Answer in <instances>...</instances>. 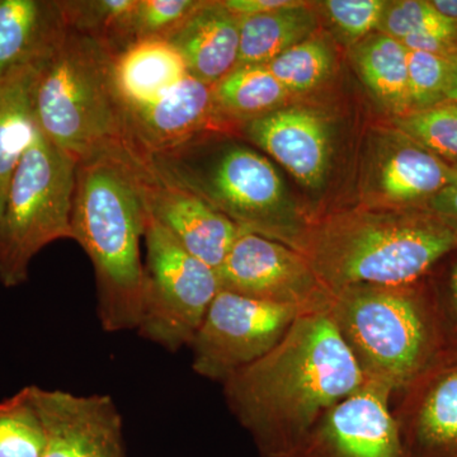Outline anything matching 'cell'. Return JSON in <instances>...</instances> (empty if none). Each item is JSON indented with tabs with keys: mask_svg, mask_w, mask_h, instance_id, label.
Instances as JSON below:
<instances>
[{
	"mask_svg": "<svg viewBox=\"0 0 457 457\" xmlns=\"http://www.w3.org/2000/svg\"><path fill=\"white\" fill-rule=\"evenodd\" d=\"M329 308L303 312L269 353L222 383L261 457H293L319 420L365 384Z\"/></svg>",
	"mask_w": 457,
	"mask_h": 457,
	"instance_id": "obj_1",
	"label": "cell"
},
{
	"mask_svg": "<svg viewBox=\"0 0 457 457\" xmlns=\"http://www.w3.org/2000/svg\"><path fill=\"white\" fill-rule=\"evenodd\" d=\"M145 210L128 153L111 147L77 164L71 231L95 267L104 332L137 330L143 297Z\"/></svg>",
	"mask_w": 457,
	"mask_h": 457,
	"instance_id": "obj_2",
	"label": "cell"
},
{
	"mask_svg": "<svg viewBox=\"0 0 457 457\" xmlns=\"http://www.w3.org/2000/svg\"><path fill=\"white\" fill-rule=\"evenodd\" d=\"M457 231L426 209H359L312 222L302 253L330 295L414 284L451 252Z\"/></svg>",
	"mask_w": 457,
	"mask_h": 457,
	"instance_id": "obj_3",
	"label": "cell"
},
{
	"mask_svg": "<svg viewBox=\"0 0 457 457\" xmlns=\"http://www.w3.org/2000/svg\"><path fill=\"white\" fill-rule=\"evenodd\" d=\"M210 131L154 154L137 156L156 176L203 198L246 233L302 253L312 219L291 200L275 165L253 147Z\"/></svg>",
	"mask_w": 457,
	"mask_h": 457,
	"instance_id": "obj_4",
	"label": "cell"
},
{
	"mask_svg": "<svg viewBox=\"0 0 457 457\" xmlns=\"http://www.w3.org/2000/svg\"><path fill=\"white\" fill-rule=\"evenodd\" d=\"M330 315L365 380L394 395L444 350L440 317L425 278L399 286H354L333 295Z\"/></svg>",
	"mask_w": 457,
	"mask_h": 457,
	"instance_id": "obj_5",
	"label": "cell"
},
{
	"mask_svg": "<svg viewBox=\"0 0 457 457\" xmlns=\"http://www.w3.org/2000/svg\"><path fill=\"white\" fill-rule=\"evenodd\" d=\"M114 54L68 25L36 87L38 130L77 163L122 145V110L114 92Z\"/></svg>",
	"mask_w": 457,
	"mask_h": 457,
	"instance_id": "obj_6",
	"label": "cell"
},
{
	"mask_svg": "<svg viewBox=\"0 0 457 457\" xmlns=\"http://www.w3.org/2000/svg\"><path fill=\"white\" fill-rule=\"evenodd\" d=\"M77 162L40 130L21 158L5 197L0 231V282L16 287L29 278L36 254L60 239H73L71 209Z\"/></svg>",
	"mask_w": 457,
	"mask_h": 457,
	"instance_id": "obj_7",
	"label": "cell"
},
{
	"mask_svg": "<svg viewBox=\"0 0 457 457\" xmlns=\"http://www.w3.org/2000/svg\"><path fill=\"white\" fill-rule=\"evenodd\" d=\"M146 258L137 332L170 352L189 345L220 291L218 273L145 212Z\"/></svg>",
	"mask_w": 457,
	"mask_h": 457,
	"instance_id": "obj_8",
	"label": "cell"
},
{
	"mask_svg": "<svg viewBox=\"0 0 457 457\" xmlns=\"http://www.w3.org/2000/svg\"><path fill=\"white\" fill-rule=\"evenodd\" d=\"M306 312L220 290L189 343L192 369L222 384L269 353Z\"/></svg>",
	"mask_w": 457,
	"mask_h": 457,
	"instance_id": "obj_9",
	"label": "cell"
},
{
	"mask_svg": "<svg viewBox=\"0 0 457 457\" xmlns=\"http://www.w3.org/2000/svg\"><path fill=\"white\" fill-rule=\"evenodd\" d=\"M220 290L303 311L328 308L332 295L305 255L296 249L242 231L219 270Z\"/></svg>",
	"mask_w": 457,
	"mask_h": 457,
	"instance_id": "obj_10",
	"label": "cell"
},
{
	"mask_svg": "<svg viewBox=\"0 0 457 457\" xmlns=\"http://www.w3.org/2000/svg\"><path fill=\"white\" fill-rule=\"evenodd\" d=\"M393 396L390 387L366 380L319 420L293 457H411Z\"/></svg>",
	"mask_w": 457,
	"mask_h": 457,
	"instance_id": "obj_11",
	"label": "cell"
},
{
	"mask_svg": "<svg viewBox=\"0 0 457 457\" xmlns=\"http://www.w3.org/2000/svg\"><path fill=\"white\" fill-rule=\"evenodd\" d=\"M126 153L147 215L186 251L218 270L242 228L203 198L161 179L128 150Z\"/></svg>",
	"mask_w": 457,
	"mask_h": 457,
	"instance_id": "obj_12",
	"label": "cell"
},
{
	"mask_svg": "<svg viewBox=\"0 0 457 457\" xmlns=\"http://www.w3.org/2000/svg\"><path fill=\"white\" fill-rule=\"evenodd\" d=\"M393 408L411 457H457V351H442Z\"/></svg>",
	"mask_w": 457,
	"mask_h": 457,
	"instance_id": "obj_13",
	"label": "cell"
},
{
	"mask_svg": "<svg viewBox=\"0 0 457 457\" xmlns=\"http://www.w3.org/2000/svg\"><path fill=\"white\" fill-rule=\"evenodd\" d=\"M365 176L363 206L425 209L457 182L453 165L393 129L381 135Z\"/></svg>",
	"mask_w": 457,
	"mask_h": 457,
	"instance_id": "obj_14",
	"label": "cell"
},
{
	"mask_svg": "<svg viewBox=\"0 0 457 457\" xmlns=\"http://www.w3.org/2000/svg\"><path fill=\"white\" fill-rule=\"evenodd\" d=\"M122 145L135 155L164 152L210 131L222 122L212 87L191 75L152 104L122 111Z\"/></svg>",
	"mask_w": 457,
	"mask_h": 457,
	"instance_id": "obj_15",
	"label": "cell"
},
{
	"mask_svg": "<svg viewBox=\"0 0 457 457\" xmlns=\"http://www.w3.org/2000/svg\"><path fill=\"white\" fill-rule=\"evenodd\" d=\"M240 129L303 187L323 186L332 161V135L323 114L308 107H281L240 123Z\"/></svg>",
	"mask_w": 457,
	"mask_h": 457,
	"instance_id": "obj_16",
	"label": "cell"
},
{
	"mask_svg": "<svg viewBox=\"0 0 457 457\" xmlns=\"http://www.w3.org/2000/svg\"><path fill=\"white\" fill-rule=\"evenodd\" d=\"M42 411L64 433L71 457H126L122 417L108 395L36 386Z\"/></svg>",
	"mask_w": 457,
	"mask_h": 457,
	"instance_id": "obj_17",
	"label": "cell"
},
{
	"mask_svg": "<svg viewBox=\"0 0 457 457\" xmlns=\"http://www.w3.org/2000/svg\"><path fill=\"white\" fill-rule=\"evenodd\" d=\"M182 56L188 74L212 87L236 69L240 17L222 2H204L167 38Z\"/></svg>",
	"mask_w": 457,
	"mask_h": 457,
	"instance_id": "obj_18",
	"label": "cell"
},
{
	"mask_svg": "<svg viewBox=\"0 0 457 457\" xmlns=\"http://www.w3.org/2000/svg\"><path fill=\"white\" fill-rule=\"evenodd\" d=\"M66 29L62 2L0 0V77L47 59Z\"/></svg>",
	"mask_w": 457,
	"mask_h": 457,
	"instance_id": "obj_19",
	"label": "cell"
},
{
	"mask_svg": "<svg viewBox=\"0 0 457 457\" xmlns=\"http://www.w3.org/2000/svg\"><path fill=\"white\" fill-rule=\"evenodd\" d=\"M187 75L182 56L165 38L134 42L113 57L112 83L122 111L152 104Z\"/></svg>",
	"mask_w": 457,
	"mask_h": 457,
	"instance_id": "obj_20",
	"label": "cell"
},
{
	"mask_svg": "<svg viewBox=\"0 0 457 457\" xmlns=\"http://www.w3.org/2000/svg\"><path fill=\"white\" fill-rule=\"evenodd\" d=\"M47 59L20 66L0 77V189L4 197L21 158L38 130L36 87Z\"/></svg>",
	"mask_w": 457,
	"mask_h": 457,
	"instance_id": "obj_21",
	"label": "cell"
},
{
	"mask_svg": "<svg viewBox=\"0 0 457 457\" xmlns=\"http://www.w3.org/2000/svg\"><path fill=\"white\" fill-rule=\"evenodd\" d=\"M318 17L309 3L258 16L240 17L239 56L236 68L270 64L295 45L312 37Z\"/></svg>",
	"mask_w": 457,
	"mask_h": 457,
	"instance_id": "obj_22",
	"label": "cell"
},
{
	"mask_svg": "<svg viewBox=\"0 0 457 457\" xmlns=\"http://www.w3.org/2000/svg\"><path fill=\"white\" fill-rule=\"evenodd\" d=\"M351 59L376 101L398 117L411 111L408 50L402 42L374 32L353 44Z\"/></svg>",
	"mask_w": 457,
	"mask_h": 457,
	"instance_id": "obj_23",
	"label": "cell"
},
{
	"mask_svg": "<svg viewBox=\"0 0 457 457\" xmlns=\"http://www.w3.org/2000/svg\"><path fill=\"white\" fill-rule=\"evenodd\" d=\"M213 104L222 122L243 123L278 110L290 93L267 65L240 66L212 87Z\"/></svg>",
	"mask_w": 457,
	"mask_h": 457,
	"instance_id": "obj_24",
	"label": "cell"
},
{
	"mask_svg": "<svg viewBox=\"0 0 457 457\" xmlns=\"http://www.w3.org/2000/svg\"><path fill=\"white\" fill-rule=\"evenodd\" d=\"M47 444L35 385L0 402V457H42Z\"/></svg>",
	"mask_w": 457,
	"mask_h": 457,
	"instance_id": "obj_25",
	"label": "cell"
},
{
	"mask_svg": "<svg viewBox=\"0 0 457 457\" xmlns=\"http://www.w3.org/2000/svg\"><path fill=\"white\" fill-rule=\"evenodd\" d=\"M137 0L62 2L66 22L75 31L106 45L114 55L134 44L131 18Z\"/></svg>",
	"mask_w": 457,
	"mask_h": 457,
	"instance_id": "obj_26",
	"label": "cell"
},
{
	"mask_svg": "<svg viewBox=\"0 0 457 457\" xmlns=\"http://www.w3.org/2000/svg\"><path fill=\"white\" fill-rule=\"evenodd\" d=\"M394 129L446 163L457 164V102L402 114L394 120Z\"/></svg>",
	"mask_w": 457,
	"mask_h": 457,
	"instance_id": "obj_27",
	"label": "cell"
},
{
	"mask_svg": "<svg viewBox=\"0 0 457 457\" xmlns=\"http://www.w3.org/2000/svg\"><path fill=\"white\" fill-rule=\"evenodd\" d=\"M335 53L323 38L311 37L295 45L267 64L290 95L317 88L329 77Z\"/></svg>",
	"mask_w": 457,
	"mask_h": 457,
	"instance_id": "obj_28",
	"label": "cell"
},
{
	"mask_svg": "<svg viewBox=\"0 0 457 457\" xmlns=\"http://www.w3.org/2000/svg\"><path fill=\"white\" fill-rule=\"evenodd\" d=\"M378 32L398 41L425 35L457 37V23L442 17L427 0H392L385 3Z\"/></svg>",
	"mask_w": 457,
	"mask_h": 457,
	"instance_id": "obj_29",
	"label": "cell"
},
{
	"mask_svg": "<svg viewBox=\"0 0 457 457\" xmlns=\"http://www.w3.org/2000/svg\"><path fill=\"white\" fill-rule=\"evenodd\" d=\"M456 57L408 50V88L411 111L446 101L451 71ZM409 111V112H411Z\"/></svg>",
	"mask_w": 457,
	"mask_h": 457,
	"instance_id": "obj_30",
	"label": "cell"
},
{
	"mask_svg": "<svg viewBox=\"0 0 457 457\" xmlns=\"http://www.w3.org/2000/svg\"><path fill=\"white\" fill-rule=\"evenodd\" d=\"M203 3L201 0H137L131 18L132 40L167 38Z\"/></svg>",
	"mask_w": 457,
	"mask_h": 457,
	"instance_id": "obj_31",
	"label": "cell"
},
{
	"mask_svg": "<svg viewBox=\"0 0 457 457\" xmlns=\"http://www.w3.org/2000/svg\"><path fill=\"white\" fill-rule=\"evenodd\" d=\"M385 3V0H327L320 4L338 32L356 44L378 31Z\"/></svg>",
	"mask_w": 457,
	"mask_h": 457,
	"instance_id": "obj_32",
	"label": "cell"
},
{
	"mask_svg": "<svg viewBox=\"0 0 457 457\" xmlns=\"http://www.w3.org/2000/svg\"><path fill=\"white\" fill-rule=\"evenodd\" d=\"M440 317L444 350L457 351V262L451 270L442 294L433 290Z\"/></svg>",
	"mask_w": 457,
	"mask_h": 457,
	"instance_id": "obj_33",
	"label": "cell"
},
{
	"mask_svg": "<svg viewBox=\"0 0 457 457\" xmlns=\"http://www.w3.org/2000/svg\"><path fill=\"white\" fill-rule=\"evenodd\" d=\"M425 209L457 231V182L442 189L426 204Z\"/></svg>",
	"mask_w": 457,
	"mask_h": 457,
	"instance_id": "obj_34",
	"label": "cell"
},
{
	"mask_svg": "<svg viewBox=\"0 0 457 457\" xmlns=\"http://www.w3.org/2000/svg\"><path fill=\"white\" fill-rule=\"evenodd\" d=\"M297 0H224V5L237 17L258 16L290 7Z\"/></svg>",
	"mask_w": 457,
	"mask_h": 457,
	"instance_id": "obj_35",
	"label": "cell"
},
{
	"mask_svg": "<svg viewBox=\"0 0 457 457\" xmlns=\"http://www.w3.org/2000/svg\"><path fill=\"white\" fill-rule=\"evenodd\" d=\"M36 395H37V393H36ZM38 405H40V403H38ZM41 411L42 416H44L45 423H46L47 431H49V444H47L46 451H45L44 456L42 457H71L68 444H66L64 433H62L60 427L57 426L55 420L42 411V408Z\"/></svg>",
	"mask_w": 457,
	"mask_h": 457,
	"instance_id": "obj_36",
	"label": "cell"
},
{
	"mask_svg": "<svg viewBox=\"0 0 457 457\" xmlns=\"http://www.w3.org/2000/svg\"><path fill=\"white\" fill-rule=\"evenodd\" d=\"M431 4L442 17L457 23V0H431Z\"/></svg>",
	"mask_w": 457,
	"mask_h": 457,
	"instance_id": "obj_37",
	"label": "cell"
},
{
	"mask_svg": "<svg viewBox=\"0 0 457 457\" xmlns=\"http://www.w3.org/2000/svg\"><path fill=\"white\" fill-rule=\"evenodd\" d=\"M446 101L457 102V57L451 71L449 87H447Z\"/></svg>",
	"mask_w": 457,
	"mask_h": 457,
	"instance_id": "obj_38",
	"label": "cell"
},
{
	"mask_svg": "<svg viewBox=\"0 0 457 457\" xmlns=\"http://www.w3.org/2000/svg\"><path fill=\"white\" fill-rule=\"evenodd\" d=\"M5 197L0 189V231H2L3 216H4Z\"/></svg>",
	"mask_w": 457,
	"mask_h": 457,
	"instance_id": "obj_39",
	"label": "cell"
},
{
	"mask_svg": "<svg viewBox=\"0 0 457 457\" xmlns=\"http://www.w3.org/2000/svg\"><path fill=\"white\" fill-rule=\"evenodd\" d=\"M453 170H455V171H456V176H457V164L453 165Z\"/></svg>",
	"mask_w": 457,
	"mask_h": 457,
	"instance_id": "obj_40",
	"label": "cell"
}]
</instances>
